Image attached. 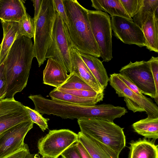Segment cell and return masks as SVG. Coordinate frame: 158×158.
<instances>
[{"instance_id":"6da1fadb","label":"cell","mask_w":158,"mask_h":158,"mask_svg":"<svg viewBox=\"0 0 158 158\" xmlns=\"http://www.w3.org/2000/svg\"><path fill=\"white\" fill-rule=\"evenodd\" d=\"M34 57L31 39L19 35L4 61L7 85L5 98H14L26 87Z\"/></svg>"},{"instance_id":"7a4b0ae2","label":"cell","mask_w":158,"mask_h":158,"mask_svg":"<svg viewBox=\"0 0 158 158\" xmlns=\"http://www.w3.org/2000/svg\"><path fill=\"white\" fill-rule=\"evenodd\" d=\"M63 1L68 19L67 24L64 23V27L69 44L80 53L100 57L88 18V10L77 0Z\"/></svg>"},{"instance_id":"3957f363","label":"cell","mask_w":158,"mask_h":158,"mask_svg":"<svg viewBox=\"0 0 158 158\" xmlns=\"http://www.w3.org/2000/svg\"><path fill=\"white\" fill-rule=\"evenodd\" d=\"M82 133L107 146L119 154L126 146L123 128L114 122L98 118L77 120Z\"/></svg>"},{"instance_id":"277c9868","label":"cell","mask_w":158,"mask_h":158,"mask_svg":"<svg viewBox=\"0 0 158 158\" xmlns=\"http://www.w3.org/2000/svg\"><path fill=\"white\" fill-rule=\"evenodd\" d=\"M56 15L53 0H42L38 17L34 23L33 44L34 57L39 67L46 60V53L51 42Z\"/></svg>"},{"instance_id":"5b68a950","label":"cell","mask_w":158,"mask_h":158,"mask_svg":"<svg viewBox=\"0 0 158 158\" xmlns=\"http://www.w3.org/2000/svg\"><path fill=\"white\" fill-rule=\"evenodd\" d=\"M110 84L119 97L124 98L128 109L133 112H145L148 117L158 118V107L150 98L139 95L130 89L120 78L119 73L110 75Z\"/></svg>"},{"instance_id":"8992f818","label":"cell","mask_w":158,"mask_h":158,"mask_svg":"<svg viewBox=\"0 0 158 158\" xmlns=\"http://www.w3.org/2000/svg\"><path fill=\"white\" fill-rule=\"evenodd\" d=\"M88 18L92 33L104 62L113 58L112 29L110 17L102 11L88 10Z\"/></svg>"},{"instance_id":"52a82bcc","label":"cell","mask_w":158,"mask_h":158,"mask_svg":"<svg viewBox=\"0 0 158 158\" xmlns=\"http://www.w3.org/2000/svg\"><path fill=\"white\" fill-rule=\"evenodd\" d=\"M77 141V134L69 129L50 130L38 141L39 153L43 157L58 158L64 151Z\"/></svg>"},{"instance_id":"ba28073f","label":"cell","mask_w":158,"mask_h":158,"mask_svg":"<svg viewBox=\"0 0 158 158\" xmlns=\"http://www.w3.org/2000/svg\"><path fill=\"white\" fill-rule=\"evenodd\" d=\"M119 73L130 79L143 94L154 98L158 104V94L156 91L153 78L148 61H130L122 67Z\"/></svg>"},{"instance_id":"9c48e42d","label":"cell","mask_w":158,"mask_h":158,"mask_svg":"<svg viewBox=\"0 0 158 158\" xmlns=\"http://www.w3.org/2000/svg\"><path fill=\"white\" fill-rule=\"evenodd\" d=\"M69 45L64 23L56 12L52 41L45 57L46 59L51 58L57 61L70 74L72 71Z\"/></svg>"},{"instance_id":"30bf717a","label":"cell","mask_w":158,"mask_h":158,"mask_svg":"<svg viewBox=\"0 0 158 158\" xmlns=\"http://www.w3.org/2000/svg\"><path fill=\"white\" fill-rule=\"evenodd\" d=\"M31 120L25 107L14 98L0 100V134L21 123Z\"/></svg>"},{"instance_id":"8fae6325","label":"cell","mask_w":158,"mask_h":158,"mask_svg":"<svg viewBox=\"0 0 158 158\" xmlns=\"http://www.w3.org/2000/svg\"><path fill=\"white\" fill-rule=\"evenodd\" d=\"M111 25L114 35L123 43L146 47L142 29L133 21L121 17H111Z\"/></svg>"},{"instance_id":"7c38bea8","label":"cell","mask_w":158,"mask_h":158,"mask_svg":"<svg viewBox=\"0 0 158 158\" xmlns=\"http://www.w3.org/2000/svg\"><path fill=\"white\" fill-rule=\"evenodd\" d=\"M33 124L30 120L17 125L0 134V158L14 152L26 144L25 138Z\"/></svg>"},{"instance_id":"4fadbf2b","label":"cell","mask_w":158,"mask_h":158,"mask_svg":"<svg viewBox=\"0 0 158 158\" xmlns=\"http://www.w3.org/2000/svg\"><path fill=\"white\" fill-rule=\"evenodd\" d=\"M69 52L72 73H75L95 92L104 93V90L83 60L79 51L74 46L70 44Z\"/></svg>"},{"instance_id":"5bb4252c","label":"cell","mask_w":158,"mask_h":158,"mask_svg":"<svg viewBox=\"0 0 158 158\" xmlns=\"http://www.w3.org/2000/svg\"><path fill=\"white\" fill-rule=\"evenodd\" d=\"M78 141L88 152L92 158H119V154L107 146L81 131Z\"/></svg>"},{"instance_id":"9a60e30c","label":"cell","mask_w":158,"mask_h":158,"mask_svg":"<svg viewBox=\"0 0 158 158\" xmlns=\"http://www.w3.org/2000/svg\"><path fill=\"white\" fill-rule=\"evenodd\" d=\"M65 69L54 60L48 58L43 72V83L58 88L67 80L69 75Z\"/></svg>"},{"instance_id":"2e32d148","label":"cell","mask_w":158,"mask_h":158,"mask_svg":"<svg viewBox=\"0 0 158 158\" xmlns=\"http://www.w3.org/2000/svg\"><path fill=\"white\" fill-rule=\"evenodd\" d=\"M23 1L0 0V19L19 22L27 13Z\"/></svg>"},{"instance_id":"e0dca14e","label":"cell","mask_w":158,"mask_h":158,"mask_svg":"<svg viewBox=\"0 0 158 158\" xmlns=\"http://www.w3.org/2000/svg\"><path fill=\"white\" fill-rule=\"evenodd\" d=\"M158 145L146 139L130 143L128 158H158Z\"/></svg>"},{"instance_id":"ac0fdd59","label":"cell","mask_w":158,"mask_h":158,"mask_svg":"<svg viewBox=\"0 0 158 158\" xmlns=\"http://www.w3.org/2000/svg\"><path fill=\"white\" fill-rule=\"evenodd\" d=\"M158 9L148 19L141 29L146 42V47L150 51L158 52Z\"/></svg>"},{"instance_id":"d6986e66","label":"cell","mask_w":158,"mask_h":158,"mask_svg":"<svg viewBox=\"0 0 158 158\" xmlns=\"http://www.w3.org/2000/svg\"><path fill=\"white\" fill-rule=\"evenodd\" d=\"M3 31V38L0 52V64L4 61L14 42L20 35L18 22L1 20Z\"/></svg>"},{"instance_id":"ffe728a7","label":"cell","mask_w":158,"mask_h":158,"mask_svg":"<svg viewBox=\"0 0 158 158\" xmlns=\"http://www.w3.org/2000/svg\"><path fill=\"white\" fill-rule=\"evenodd\" d=\"M80 54L96 79L104 90L107 85L109 78L102 62L94 56L81 53Z\"/></svg>"},{"instance_id":"44dd1931","label":"cell","mask_w":158,"mask_h":158,"mask_svg":"<svg viewBox=\"0 0 158 158\" xmlns=\"http://www.w3.org/2000/svg\"><path fill=\"white\" fill-rule=\"evenodd\" d=\"M92 6L96 10L109 13L111 17L117 16L128 20L133 19L126 13L120 0H91Z\"/></svg>"},{"instance_id":"7402d4cb","label":"cell","mask_w":158,"mask_h":158,"mask_svg":"<svg viewBox=\"0 0 158 158\" xmlns=\"http://www.w3.org/2000/svg\"><path fill=\"white\" fill-rule=\"evenodd\" d=\"M51 99L83 106H93L102 101L104 95L95 98H85L77 97L54 89L49 94Z\"/></svg>"},{"instance_id":"603a6c76","label":"cell","mask_w":158,"mask_h":158,"mask_svg":"<svg viewBox=\"0 0 158 158\" xmlns=\"http://www.w3.org/2000/svg\"><path fill=\"white\" fill-rule=\"evenodd\" d=\"M132 127L135 131L146 138L158 139V118L147 117L133 123Z\"/></svg>"},{"instance_id":"cb8c5ba5","label":"cell","mask_w":158,"mask_h":158,"mask_svg":"<svg viewBox=\"0 0 158 158\" xmlns=\"http://www.w3.org/2000/svg\"><path fill=\"white\" fill-rule=\"evenodd\" d=\"M157 9L158 0H143V5L139 12L133 17V22L141 28L148 17Z\"/></svg>"},{"instance_id":"d4e9b609","label":"cell","mask_w":158,"mask_h":158,"mask_svg":"<svg viewBox=\"0 0 158 158\" xmlns=\"http://www.w3.org/2000/svg\"><path fill=\"white\" fill-rule=\"evenodd\" d=\"M55 88L58 90H84L94 91L90 86L73 72L69 74L68 79L63 85L58 88Z\"/></svg>"},{"instance_id":"484cf974","label":"cell","mask_w":158,"mask_h":158,"mask_svg":"<svg viewBox=\"0 0 158 158\" xmlns=\"http://www.w3.org/2000/svg\"><path fill=\"white\" fill-rule=\"evenodd\" d=\"M19 23L20 35L24 36L30 39L34 37L35 30L34 21L27 13Z\"/></svg>"},{"instance_id":"4316f807","label":"cell","mask_w":158,"mask_h":158,"mask_svg":"<svg viewBox=\"0 0 158 158\" xmlns=\"http://www.w3.org/2000/svg\"><path fill=\"white\" fill-rule=\"evenodd\" d=\"M127 14L133 17L139 12L143 4V0H120Z\"/></svg>"},{"instance_id":"83f0119b","label":"cell","mask_w":158,"mask_h":158,"mask_svg":"<svg viewBox=\"0 0 158 158\" xmlns=\"http://www.w3.org/2000/svg\"><path fill=\"white\" fill-rule=\"evenodd\" d=\"M25 107L31 120L34 123L37 124L43 131L48 129V121L49 118H44L40 113L29 107Z\"/></svg>"},{"instance_id":"f1b7e54d","label":"cell","mask_w":158,"mask_h":158,"mask_svg":"<svg viewBox=\"0 0 158 158\" xmlns=\"http://www.w3.org/2000/svg\"><path fill=\"white\" fill-rule=\"evenodd\" d=\"M59 91L81 98H95L104 95V93H99L94 91L84 90H62Z\"/></svg>"},{"instance_id":"f546056e","label":"cell","mask_w":158,"mask_h":158,"mask_svg":"<svg viewBox=\"0 0 158 158\" xmlns=\"http://www.w3.org/2000/svg\"><path fill=\"white\" fill-rule=\"evenodd\" d=\"M7 85L4 61L0 64V100L5 98Z\"/></svg>"},{"instance_id":"4dcf8cb0","label":"cell","mask_w":158,"mask_h":158,"mask_svg":"<svg viewBox=\"0 0 158 158\" xmlns=\"http://www.w3.org/2000/svg\"><path fill=\"white\" fill-rule=\"evenodd\" d=\"M55 10L65 25L67 24L68 19L63 0H53Z\"/></svg>"},{"instance_id":"1f68e13d","label":"cell","mask_w":158,"mask_h":158,"mask_svg":"<svg viewBox=\"0 0 158 158\" xmlns=\"http://www.w3.org/2000/svg\"><path fill=\"white\" fill-rule=\"evenodd\" d=\"M148 61L150 63L156 91L158 94V57L152 56Z\"/></svg>"},{"instance_id":"d6a6232c","label":"cell","mask_w":158,"mask_h":158,"mask_svg":"<svg viewBox=\"0 0 158 158\" xmlns=\"http://www.w3.org/2000/svg\"><path fill=\"white\" fill-rule=\"evenodd\" d=\"M30 154L27 144L14 152L2 158H25Z\"/></svg>"},{"instance_id":"836d02e7","label":"cell","mask_w":158,"mask_h":158,"mask_svg":"<svg viewBox=\"0 0 158 158\" xmlns=\"http://www.w3.org/2000/svg\"><path fill=\"white\" fill-rule=\"evenodd\" d=\"M61 156L62 158H81L75 143L66 149L61 154Z\"/></svg>"},{"instance_id":"e575fe53","label":"cell","mask_w":158,"mask_h":158,"mask_svg":"<svg viewBox=\"0 0 158 158\" xmlns=\"http://www.w3.org/2000/svg\"><path fill=\"white\" fill-rule=\"evenodd\" d=\"M119 74L122 80L130 89L139 95H143L141 91L130 79L119 73Z\"/></svg>"},{"instance_id":"d590c367","label":"cell","mask_w":158,"mask_h":158,"mask_svg":"<svg viewBox=\"0 0 158 158\" xmlns=\"http://www.w3.org/2000/svg\"><path fill=\"white\" fill-rule=\"evenodd\" d=\"M75 144L81 158H92L88 152L80 142L77 141Z\"/></svg>"},{"instance_id":"8d00e7d4","label":"cell","mask_w":158,"mask_h":158,"mask_svg":"<svg viewBox=\"0 0 158 158\" xmlns=\"http://www.w3.org/2000/svg\"><path fill=\"white\" fill-rule=\"evenodd\" d=\"M42 0H33V6L34 7V17L33 18L34 23L36 21L40 10Z\"/></svg>"},{"instance_id":"74e56055","label":"cell","mask_w":158,"mask_h":158,"mask_svg":"<svg viewBox=\"0 0 158 158\" xmlns=\"http://www.w3.org/2000/svg\"><path fill=\"white\" fill-rule=\"evenodd\" d=\"M25 158H41L39 154H30Z\"/></svg>"},{"instance_id":"f35d334b","label":"cell","mask_w":158,"mask_h":158,"mask_svg":"<svg viewBox=\"0 0 158 158\" xmlns=\"http://www.w3.org/2000/svg\"><path fill=\"white\" fill-rule=\"evenodd\" d=\"M1 46H2V44H0V52L1 48Z\"/></svg>"},{"instance_id":"ab89813d","label":"cell","mask_w":158,"mask_h":158,"mask_svg":"<svg viewBox=\"0 0 158 158\" xmlns=\"http://www.w3.org/2000/svg\"><path fill=\"white\" fill-rule=\"evenodd\" d=\"M41 158H46V157H43L42 156Z\"/></svg>"}]
</instances>
